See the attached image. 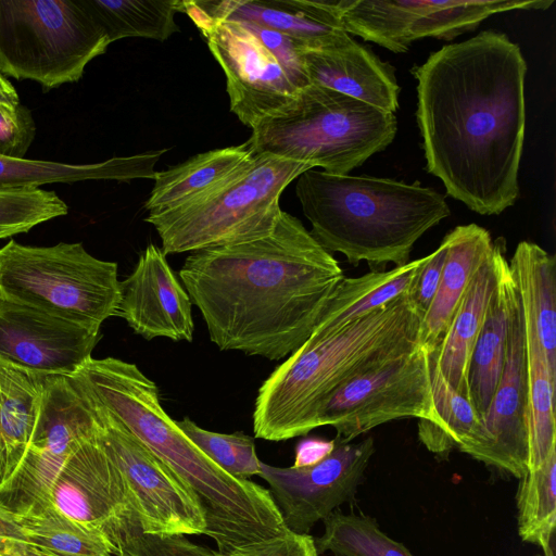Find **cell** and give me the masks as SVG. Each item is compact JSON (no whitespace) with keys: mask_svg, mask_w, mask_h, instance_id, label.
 <instances>
[{"mask_svg":"<svg viewBox=\"0 0 556 556\" xmlns=\"http://www.w3.org/2000/svg\"><path fill=\"white\" fill-rule=\"evenodd\" d=\"M427 170L480 215L519 197L527 63L504 33L445 45L413 70Z\"/></svg>","mask_w":556,"mask_h":556,"instance_id":"6da1fadb","label":"cell"},{"mask_svg":"<svg viewBox=\"0 0 556 556\" xmlns=\"http://www.w3.org/2000/svg\"><path fill=\"white\" fill-rule=\"evenodd\" d=\"M179 277L220 351L279 361L309 337L344 275L282 211L266 237L190 252Z\"/></svg>","mask_w":556,"mask_h":556,"instance_id":"7a4b0ae2","label":"cell"},{"mask_svg":"<svg viewBox=\"0 0 556 556\" xmlns=\"http://www.w3.org/2000/svg\"><path fill=\"white\" fill-rule=\"evenodd\" d=\"M70 378L197 494L206 516V535L216 542L218 553L288 530L270 491L232 477L208 458L164 410L157 386L136 364L90 357Z\"/></svg>","mask_w":556,"mask_h":556,"instance_id":"3957f363","label":"cell"},{"mask_svg":"<svg viewBox=\"0 0 556 556\" xmlns=\"http://www.w3.org/2000/svg\"><path fill=\"white\" fill-rule=\"evenodd\" d=\"M412 290L342 327H315L261 384L252 415L255 438L278 442L306 435L345 381L415 349L422 316Z\"/></svg>","mask_w":556,"mask_h":556,"instance_id":"277c9868","label":"cell"},{"mask_svg":"<svg viewBox=\"0 0 556 556\" xmlns=\"http://www.w3.org/2000/svg\"><path fill=\"white\" fill-rule=\"evenodd\" d=\"M295 193L312 236L353 266L407 264L417 240L451 215L444 197L433 188L390 178L313 168L298 177Z\"/></svg>","mask_w":556,"mask_h":556,"instance_id":"5b68a950","label":"cell"},{"mask_svg":"<svg viewBox=\"0 0 556 556\" xmlns=\"http://www.w3.org/2000/svg\"><path fill=\"white\" fill-rule=\"evenodd\" d=\"M251 129L245 144L254 155L273 154L346 175L393 141L397 122L392 113L309 84L286 109Z\"/></svg>","mask_w":556,"mask_h":556,"instance_id":"8992f818","label":"cell"},{"mask_svg":"<svg viewBox=\"0 0 556 556\" xmlns=\"http://www.w3.org/2000/svg\"><path fill=\"white\" fill-rule=\"evenodd\" d=\"M311 165L273 154H256L227 179L190 201L149 213L165 255L256 240L271 233L286 187Z\"/></svg>","mask_w":556,"mask_h":556,"instance_id":"52a82bcc","label":"cell"},{"mask_svg":"<svg viewBox=\"0 0 556 556\" xmlns=\"http://www.w3.org/2000/svg\"><path fill=\"white\" fill-rule=\"evenodd\" d=\"M0 298L100 329L118 316L117 264L94 257L80 242L31 247L10 240L0 249Z\"/></svg>","mask_w":556,"mask_h":556,"instance_id":"ba28073f","label":"cell"},{"mask_svg":"<svg viewBox=\"0 0 556 556\" xmlns=\"http://www.w3.org/2000/svg\"><path fill=\"white\" fill-rule=\"evenodd\" d=\"M110 45L81 0H0V73L45 89L78 81Z\"/></svg>","mask_w":556,"mask_h":556,"instance_id":"9c48e42d","label":"cell"},{"mask_svg":"<svg viewBox=\"0 0 556 556\" xmlns=\"http://www.w3.org/2000/svg\"><path fill=\"white\" fill-rule=\"evenodd\" d=\"M418 418V438L439 453L440 416L429 374V350L418 344L364 370L337 389L321 407L317 425L331 426L339 443L403 418Z\"/></svg>","mask_w":556,"mask_h":556,"instance_id":"30bf717a","label":"cell"},{"mask_svg":"<svg viewBox=\"0 0 556 556\" xmlns=\"http://www.w3.org/2000/svg\"><path fill=\"white\" fill-rule=\"evenodd\" d=\"M81 394L92 409L102 445L123 476L141 530L206 534V516L197 494L115 415Z\"/></svg>","mask_w":556,"mask_h":556,"instance_id":"8fae6325","label":"cell"},{"mask_svg":"<svg viewBox=\"0 0 556 556\" xmlns=\"http://www.w3.org/2000/svg\"><path fill=\"white\" fill-rule=\"evenodd\" d=\"M552 0H339L341 28L394 53L421 38L452 40L489 16L511 10H545Z\"/></svg>","mask_w":556,"mask_h":556,"instance_id":"7c38bea8","label":"cell"},{"mask_svg":"<svg viewBox=\"0 0 556 556\" xmlns=\"http://www.w3.org/2000/svg\"><path fill=\"white\" fill-rule=\"evenodd\" d=\"M96 430L92 409L71 378L47 375L34 437L17 469L0 486V505L16 516L49 505L61 468Z\"/></svg>","mask_w":556,"mask_h":556,"instance_id":"4fadbf2b","label":"cell"},{"mask_svg":"<svg viewBox=\"0 0 556 556\" xmlns=\"http://www.w3.org/2000/svg\"><path fill=\"white\" fill-rule=\"evenodd\" d=\"M226 76L230 110L250 128L286 109L302 90L278 58L239 21L211 20L184 0Z\"/></svg>","mask_w":556,"mask_h":556,"instance_id":"5bb4252c","label":"cell"},{"mask_svg":"<svg viewBox=\"0 0 556 556\" xmlns=\"http://www.w3.org/2000/svg\"><path fill=\"white\" fill-rule=\"evenodd\" d=\"M374 453L371 437L357 443L336 441L333 451L316 465L277 467L261 462L258 476L268 483L285 527L306 534L354 497Z\"/></svg>","mask_w":556,"mask_h":556,"instance_id":"9a60e30c","label":"cell"},{"mask_svg":"<svg viewBox=\"0 0 556 556\" xmlns=\"http://www.w3.org/2000/svg\"><path fill=\"white\" fill-rule=\"evenodd\" d=\"M101 338L88 328L0 298V364L41 375L71 377Z\"/></svg>","mask_w":556,"mask_h":556,"instance_id":"2e32d148","label":"cell"},{"mask_svg":"<svg viewBox=\"0 0 556 556\" xmlns=\"http://www.w3.org/2000/svg\"><path fill=\"white\" fill-rule=\"evenodd\" d=\"M49 502L67 517L100 529L109 538L135 517L123 476L97 430L65 462Z\"/></svg>","mask_w":556,"mask_h":556,"instance_id":"e0dca14e","label":"cell"},{"mask_svg":"<svg viewBox=\"0 0 556 556\" xmlns=\"http://www.w3.org/2000/svg\"><path fill=\"white\" fill-rule=\"evenodd\" d=\"M488 442L482 463L518 479L529 471V416L523 314L513 302L503 371L482 417Z\"/></svg>","mask_w":556,"mask_h":556,"instance_id":"ac0fdd59","label":"cell"},{"mask_svg":"<svg viewBox=\"0 0 556 556\" xmlns=\"http://www.w3.org/2000/svg\"><path fill=\"white\" fill-rule=\"evenodd\" d=\"M192 302L169 266L166 255L154 243L140 254L132 273L121 281L118 317L146 340L193 339Z\"/></svg>","mask_w":556,"mask_h":556,"instance_id":"d6986e66","label":"cell"},{"mask_svg":"<svg viewBox=\"0 0 556 556\" xmlns=\"http://www.w3.org/2000/svg\"><path fill=\"white\" fill-rule=\"evenodd\" d=\"M211 20L258 24L295 41L304 50L333 46L348 35L341 28L333 1L314 0H188Z\"/></svg>","mask_w":556,"mask_h":556,"instance_id":"ffe728a7","label":"cell"},{"mask_svg":"<svg viewBox=\"0 0 556 556\" xmlns=\"http://www.w3.org/2000/svg\"><path fill=\"white\" fill-rule=\"evenodd\" d=\"M309 83L337 91L394 114L400 86L394 67L367 46L348 35L340 42L318 50H303Z\"/></svg>","mask_w":556,"mask_h":556,"instance_id":"44dd1931","label":"cell"},{"mask_svg":"<svg viewBox=\"0 0 556 556\" xmlns=\"http://www.w3.org/2000/svg\"><path fill=\"white\" fill-rule=\"evenodd\" d=\"M443 239L447 251L441 279L418 336L419 344L428 350L444 337L476 271L494 249L490 232L477 224L456 226Z\"/></svg>","mask_w":556,"mask_h":556,"instance_id":"7402d4cb","label":"cell"},{"mask_svg":"<svg viewBox=\"0 0 556 556\" xmlns=\"http://www.w3.org/2000/svg\"><path fill=\"white\" fill-rule=\"evenodd\" d=\"M505 248V239L494 241L491 256L476 271L447 331L435 346L442 375L457 392L469 400L470 358L496 287L498 258Z\"/></svg>","mask_w":556,"mask_h":556,"instance_id":"603a6c76","label":"cell"},{"mask_svg":"<svg viewBox=\"0 0 556 556\" xmlns=\"http://www.w3.org/2000/svg\"><path fill=\"white\" fill-rule=\"evenodd\" d=\"M167 149L149 153L112 157L92 164H67L28 160L0 154V190L39 189L48 184H73L84 180L129 181L154 178V166Z\"/></svg>","mask_w":556,"mask_h":556,"instance_id":"cb8c5ba5","label":"cell"},{"mask_svg":"<svg viewBox=\"0 0 556 556\" xmlns=\"http://www.w3.org/2000/svg\"><path fill=\"white\" fill-rule=\"evenodd\" d=\"M516 294L505 248L500 254L496 287L469 365V396L481 417L490 405L503 371L510 312Z\"/></svg>","mask_w":556,"mask_h":556,"instance_id":"d4e9b609","label":"cell"},{"mask_svg":"<svg viewBox=\"0 0 556 556\" xmlns=\"http://www.w3.org/2000/svg\"><path fill=\"white\" fill-rule=\"evenodd\" d=\"M523 316L533 325L547 365L556 376V263L539 244L521 241L508 262Z\"/></svg>","mask_w":556,"mask_h":556,"instance_id":"484cf974","label":"cell"},{"mask_svg":"<svg viewBox=\"0 0 556 556\" xmlns=\"http://www.w3.org/2000/svg\"><path fill=\"white\" fill-rule=\"evenodd\" d=\"M46 377L0 364V486L14 473L29 447Z\"/></svg>","mask_w":556,"mask_h":556,"instance_id":"4316f807","label":"cell"},{"mask_svg":"<svg viewBox=\"0 0 556 556\" xmlns=\"http://www.w3.org/2000/svg\"><path fill=\"white\" fill-rule=\"evenodd\" d=\"M254 154L244 143L199 153L154 175V185L144 208L162 213L175 208L217 186L245 164Z\"/></svg>","mask_w":556,"mask_h":556,"instance_id":"83f0119b","label":"cell"},{"mask_svg":"<svg viewBox=\"0 0 556 556\" xmlns=\"http://www.w3.org/2000/svg\"><path fill=\"white\" fill-rule=\"evenodd\" d=\"M427 255L392 269L371 268L338 285L315 327L336 329L383 307L414 288Z\"/></svg>","mask_w":556,"mask_h":556,"instance_id":"f1b7e54d","label":"cell"},{"mask_svg":"<svg viewBox=\"0 0 556 556\" xmlns=\"http://www.w3.org/2000/svg\"><path fill=\"white\" fill-rule=\"evenodd\" d=\"M523 314V313H522ZM528 384L529 471L539 468L556 448L555 388L533 325L523 316Z\"/></svg>","mask_w":556,"mask_h":556,"instance_id":"f546056e","label":"cell"},{"mask_svg":"<svg viewBox=\"0 0 556 556\" xmlns=\"http://www.w3.org/2000/svg\"><path fill=\"white\" fill-rule=\"evenodd\" d=\"M110 43L128 37L164 41L179 31L175 15L184 0H81Z\"/></svg>","mask_w":556,"mask_h":556,"instance_id":"4dcf8cb0","label":"cell"},{"mask_svg":"<svg viewBox=\"0 0 556 556\" xmlns=\"http://www.w3.org/2000/svg\"><path fill=\"white\" fill-rule=\"evenodd\" d=\"M429 374L441 420L438 455L447 457L452 450L458 448L480 462L488 442L482 417L472 402L446 381L438 364L435 348L429 350Z\"/></svg>","mask_w":556,"mask_h":556,"instance_id":"1f68e13d","label":"cell"},{"mask_svg":"<svg viewBox=\"0 0 556 556\" xmlns=\"http://www.w3.org/2000/svg\"><path fill=\"white\" fill-rule=\"evenodd\" d=\"M30 546L58 556H112L116 548L100 529L76 521L50 503L17 516Z\"/></svg>","mask_w":556,"mask_h":556,"instance_id":"d6a6232c","label":"cell"},{"mask_svg":"<svg viewBox=\"0 0 556 556\" xmlns=\"http://www.w3.org/2000/svg\"><path fill=\"white\" fill-rule=\"evenodd\" d=\"M517 492L518 534L538 545L545 556H554L556 527V448L536 469L519 479Z\"/></svg>","mask_w":556,"mask_h":556,"instance_id":"836d02e7","label":"cell"},{"mask_svg":"<svg viewBox=\"0 0 556 556\" xmlns=\"http://www.w3.org/2000/svg\"><path fill=\"white\" fill-rule=\"evenodd\" d=\"M323 521L325 531L314 539L319 555L331 552L336 556H414L369 516L334 510Z\"/></svg>","mask_w":556,"mask_h":556,"instance_id":"e575fe53","label":"cell"},{"mask_svg":"<svg viewBox=\"0 0 556 556\" xmlns=\"http://www.w3.org/2000/svg\"><path fill=\"white\" fill-rule=\"evenodd\" d=\"M180 430L217 466L239 479L258 476L261 460L254 439L243 432L217 433L199 427L189 417L176 421Z\"/></svg>","mask_w":556,"mask_h":556,"instance_id":"d590c367","label":"cell"},{"mask_svg":"<svg viewBox=\"0 0 556 556\" xmlns=\"http://www.w3.org/2000/svg\"><path fill=\"white\" fill-rule=\"evenodd\" d=\"M67 212L66 203L53 191L0 190V239L27 232Z\"/></svg>","mask_w":556,"mask_h":556,"instance_id":"8d00e7d4","label":"cell"},{"mask_svg":"<svg viewBox=\"0 0 556 556\" xmlns=\"http://www.w3.org/2000/svg\"><path fill=\"white\" fill-rule=\"evenodd\" d=\"M118 556H222L184 534L146 533L134 519L110 535Z\"/></svg>","mask_w":556,"mask_h":556,"instance_id":"74e56055","label":"cell"},{"mask_svg":"<svg viewBox=\"0 0 556 556\" xmlns=\"http://www.w3.org/2000/svg\"><path fill=\"white\" fill-rule=\"evenodd\" d=\"M36 136V124L28 108L0 109V154L23 159Z\"/></svg>","mask_w":556,"mask_h":556,"instance_id":"f35d334b","label":"cell"},{"mask_svg":"<svg viewBox=\"0 0 556 556\" xmlns=\"http://www.w3.org/2000/svg\"><path fill=\"white\" fill-rule=\"evenodd\" d=\"M222 556H319L314 538L289 530L266 540L238 546Z\"/></svg>","mask_w":556,"mask_h":556,"instance_id":"ab89813d","label":"cell"},{"mask_svg":"<svg viewBox=\"0 0 556 556\" xmlns=\"http://www.w3.org/2000/svg\"><path fill=\"white\" fill-rule=\"evenodd\" d=\"M446 251L447 244L443 239L438 249L427 255V260L417 275L412 290V296L422 317L428 311L438 290L446 257Z\"/></svg>","mask_w":556,"mask_h":556,"instance_id":"60d3db41","label":"cell"},{"mask_svg":"<svg viewBox=\"0 0 556 556\" xmlns=\"http://www.w3.org/2000/svg\"><path fill=\"white\" fill-rule=\"evenodd\" d=\"M336 441L318 438L304 439L298 443L293 467H308L326 458L334 448Z\"/></svg>","mask_w":556,"mask_h":556,"instance_id":"b9f144b4","label":"cell"},{"mask_svg":"<svg viewBox=\"0 0 556 556\" xmlns=\"http://www.w3.org/2000/svg\"><path fill=\"white\" fill-rule=\"evenodd\" d=\"M18 543L28 544L17 516L0 505V554Z\"/></svg>","mask_w":556,"mask_h":556,"instance_id":"7bdbcfd3","label":"cell"},{"mask_svg":"<svg viewBox=\"0 0 556 556\" xmlns=\"http://www.w3.org/2000/svg\"><path fill=\"white\" fill-rule=\"evenodd\" d=\"M20 104V98L15 88L9 79L0 73V109L15 111Z\"/></svg>","mask_w":556,"mask_h":556,"instance_id":"ee69618b","label":"cell"},{"mask_svg":"<svg viewBox=\"0 0 556 556\" xmlns=\"http://www.w3.org/2000/svg\"><path fill=\"white\" fill-rule=\"evenodd\" d=\"M0 556H45L37 548L26 543H18L5 551Z\"/></svg>","mask_w":556,"mask_h":556,"instance_id":"f6af8a7d","label":"cell"},{"mask_svg":"<svg viewBox=\"0 0 556 556\" xmlns=\"http://www.w3.org/2000/svg\"><path fill=\"white\" fill-rule=\"evenodd\" d=\"M39 552L42 553L45 556H58V555H54V554H51V553H48V552H42V551H39ZM112 556H118V555H112Z\"/></svg>","mask_w":556,"mask_h":556,"instance_id":"bcb514c9","label":"cell"}]
</instances>
